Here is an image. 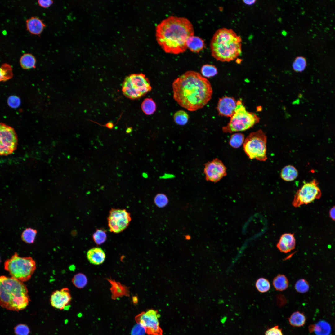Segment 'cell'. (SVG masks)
Returning a JSON list of instances; mask_svg holds the SVG:
<instances>
[{
  "label": "cell",
  "instance_id": "cell-29",
  "mask_svg": "<svg viewBox=\"0 0 335 335\" xmlns=\"http://www.w3.org/2000/svg\"><path fill=\"white\" fill-rule=\"evenodd\" d=\"M244 141V136L243 134L238 133L231 135L229 143L232 147L234 148H237L240 147L243 143Z\"/></svg>",
  "mask_w": 335,
  "mask_h": 335
},
{
  "label": "cell",
  "instance_id": "cell-10",
  "mask_svg": "<svg viewBox=\"0 0 335 335\" xmlns=\"http://www.w3.org/2000/svg\"><path fill=\"white\" fill-rule=\"evenodd\" d=\"M159 316L157 310L151 309L139 314L135 317V319L137 324L144 328L148 334L163 335L158 319Z\"/></svg>",
  "mask_w": 335,
  "mask_h": 335
},
{
  "label": "cell",
  "instance_id": "cell-39",
  "mask_svg": "<svg viewBox=\"0 0 335 335\" xmlns=\"http://www.w3.org/2000/svg\"><path fill=\"white\" fill-rule=\"evenodd\" d=\"M145 333V331L144 328L140 324H137L132 329L131 335H144Z\"/></svg>",
  "mask_w": 335,
  "mask_h": 335
},
{
  "label": "cell",
  "instance_id": "cell-25",
  "mask_svg": "<svg viewBox=\"0 0 335 335\" xmlns=\"http://www.w3.org/2000/svg\"><path fill=\"white\" fill-rule=\"evenodd\" d=\"M141 108L145 114L150 115L155 111L156 106L155 103L152 98H146L142 102Z\"/></svg>",
  "mask_w": 335,
  "mask_h": 335
},
{
  "label": "cell",
  "instance_id": "cell-16",
  "mask_svg": "<svg viewBox=\"0 0 335 335\" xmlns=\"http://www.w3.org/2000/svg\"><path fill=\"white\" fill-rule=\"evenodd\" d=\"M295 245L296 240L294 234L287 233L281 236L276 246L281 252L287 253L293 250Z\"/></svg>",
  "mask_w": 335,
  "mask_h": 335
},
{
  "label": "cell",
  "instance_id": "cell-42",
  "mask_svg": "<svg viewBox=\"0 0 335 335\" xmlns=\"http://www.w3.org/2000/svg\"><path fill=\"white\" fill-rule=\"evenodd\" d=\"M329 216L333 221H335V206H333L329 211Z\"/></svg>",
  "mask_w": 335,
  "mask_h": 335
},
{
  "label": "cell",
  "instance_id": "cell-28",
  "mask_svg": "<svg viewBox=\"0 0 335 335\" xmlns=\"http://www.w3.org/2000/svg\"><path fill=\"white\" fill-rule=\"evenodd\" d=\"M189 116L185 111L179 110L176 112L173 115V119L175 122L179 125L186 124L188 121Z\"/></svg>",
  "mask_w": 335,
  "mask_h": 335
},
{
  "label": "cell",
  "instance_id": "cell-17",
  "mask_svg": "<svg viewBox=\"0 0 335 335\" xmlns=\"http://www.w3.org/2000/svg\"><path fill=\"white\" fill-rule=\"evenodd\" d=\"M87 257L90 263L95 265H99L104 261L106 255L101 248L96 247L90 249L87 251Z\"/></svg>",
  "mask_w": 335,
  "mask_h": 335
},
{
  "label": "cell",
  "instance_id": "cell-13",
  "mask_svg": "<svg viewBox=\"0 0 335 335\" xmlns=\"http://www.w3.org/2000/svg\"><path fill=\"white\" fill-rule=\"evenodd\" d=\"M204 173L207 181L216 182L226 176V168L221 160L216 158L205 164Z\"/></svg>",
  "mask_w": 335,
  "mask_h": 335
},
{
  "label": "cell",
  "instance_id": "cell-1",
  "mask_svg": "<svg viewBox=\"0 0 335 335\" xmlns=\"http://www.w3.org/2000/svg\"><path fill=\"white\" fill-rule=\"evenodd\" d=\"M174 100L181 107L194 111L204 107L212 98L210 82L199 73L188 71L172 84Z\"/></svg>",
  "mask_w": 335,
  "mask_h": 335
},
{
  "label": "cell",
  "instance_id": "cell-4",
  "mask_svg": "<svg viewBox=\"0 0 335 335\" xmlns=\"http://www.w3.org/2000/svg\"><path fill=\"white\" fill-rule=\"evenodd\" d=\"M30 298L26 285L21 281L4 275L0 277V304L7 310L18 311L25 309Z\"/></svg>",
  "mask_w": 335,
  "mask_h": 335
},
{
  "label": "cell",
  "instance_id": "cell-32",
  "mask_svg": "<svg viewBox=\"0 0 335 335\" xmlns=\"http://www.w3.org/2000/svg\"><path fill=\"white\" fill-rule=\"evenodd\" d=\"M306 66V58L302 56L297 57L293 64V70L296 72H302L305 69Z\"/></svg>",
  "mask_w": 335,
  "mask_h": 335
},
{
  "label": "cell",
  "instance_id": "cell-33",
  "mask_svg": "<svg viewBox=\"0 0 335 335\" xmlns=\"http://www.w3.org/2000/svg\"><path fill=\"white\" fill-rule=\"evenodd\" d=\"M93 239L97 245L104 243L106 240L107 234L105 230L102 229H97L92 235Z\"/></svg>",
  "mask_w": 335,
  "mask_h": 335
},
{
  "label": "cell",
  "instance_id": "cell-8",
  "mask_svg": "<svg viewBox=\"0 0 335 335\" xmlns=\"http://www.w3.org/2000/svg\"><path fill=\"white\" fill-rule=\"evenodd\" d=\"M267 137L261 129L251 133L244 140L243 149L249 158L265 161L266 156Z\"/></svg>",
  "mask_w": 335,
  "mask_h": 335
},
{
  "label": "cell",
  "instance_id": "cell-15",
  "mask_svg": "<svg viewBox=\"0 0 335 335\" xmlns=\"http://www.w3.org/2000/svg\"><path fill=\"white\" fill-rule=\"evenodd\" d=\"M237 101L233 97L225 96L219 99L217 108L219 115L231 117L235 113Z\"/></svg>",
  "mask_w": 335,
  "mask_h": 335
},
{
  "label": "cell",
  "instance_id": "cell-5",
  "mask_svg": "<svg viewBox=\"0 0 335 335\" xmlns=\"http://www.w3.org/2000/svg\"><path fill=\"white\" fill-rule=\"evenodd\" d=\"M4 266L11 277L24 282L30 279L36 269V263L32 257H20L15 252L5 261Z\"/></svg>",
  "mask_w": 335,
  "mask_h": 335
},
{
  "label": "cell",
  "instance_id": "cell-47",
  "mask_svg": "<svg viewBox=\"0 0 335 335\" xmlns=\"http://www.w3.org/2000/svg\"><path fill=\"white\" fill-rule=\"evenodd\" d=\"M143 176L144 177H145V176H146H146H147V174H146V173H144V174H143Z\"/></svg>",
  "mask_w": 335,
  "mask_h": 335
},
{
  "label": "cell",
  "instance_id": "cell-46",
  "mask_svg": "<svg viewBox=\"0 0 335 335\" xmlns=\"http://www.w3.org/2000/svg\"><path fill=\"white\" fill-rule=\"evenodd\" d=\"M132 127H127V129L126 130V133L127 134L130 133L132 132Z\"/></svg>",
  "mask_w": 335,
  "mask_h": 335
},
{
  "label": "cell",
  "instance_id": "cell-45",
  "mask_svg": "<svg viewBox=\"0 0 335 335\" xmlns=\"http://www.w3.org/2000/svg\"><path fill=\"white\" fill-rule=\"evenodd\" d=\"M132 301L134 303H137L138 302V298L137 296H133L132 297Z\"/></svg>",
  "mask_w": 335,
  "mask_h": 335
},
{
  "label": "cell",
  "instance_id": "cell-41",
  "mask_svg": "<svg viewBox=\"0 0 335 335\" xmlns=\"http://www.w3.org/2000/svg\"><path fill=\"white\" fill-rule=\"evenodd\" d=\"M38 2L40 6L44 8H47L51 5L53 2L51 0H39L38 1Z\"/></svg>",
  "mask_w": 335,
  "mask_h": 335
},
{
  "label": "cell",
  "instance_id": "cell-37",
  "mask_svg": "<svg viewBox=\"0 0 335 335\" xmlns=\"http://www.w3.org/2000/svg\"><path fill=\"white\" fill-rule=\"evenodd\" d=\"M14 330L16 335H28L30 332L28 327L24 324L16 326L14 328Z\"/></svg>",
  "mask_w": 335,
  "mask_h": 335
},
{
  "label": "cell",
  "instance_id": "cell-22",
  "mask_svg": "<svg viewBox=\"0 0 335 335\" xmlns=\"http://www.w3.org/2000/svg\"><path fill=\"white\" fill-rule=\"evenodd\" d=\"M289 324L293 327H300L303 326L306 321L304 314L299 311L293 313L288 318Z\"/></svg>",
  "mask_w": 335,
  "mask_h": 335
},
{
  "label": "cell",
  "instance_id": "cell-21",
  "mask_svg": "<svg viewBox=\"0 0 335 335\" xmlns=\"http://www.w3.org/2000/svg\"><path fill=\"white\" fill-rule=\"evenodd\" d=\"M298 175L297 170L294 167L291 165L285 166L282 169L280 173L281 178L287 181L294 180L297 178Z\"/></svg>",
  "mask_w": 335,
  "mask_h": 335
},
{
  "label": "cell",
  "instance_id": "cell-34",
  "mask_svg": "<svg viewBox=\"0 0 335 335\" xmlns=\"http://www.w3.org/2000/svg\"><path fill=\"white\" fill-rule=\"evenodd\" d=\"M309 288L308 282L304 279H301L297 280L295 285V290L300 293L307 292L309 290Z\"/></svg>",
  "mask_w": 335,
  "mask_h": 335
},
{
  "label": "cell",
  "instance_id": "cell-2",
  "mask_svg": "<svg viewBox=\"0 0 335 335\" xmlns=\"http://www.w3.org/2000/svg\"><path fill=\"white\" fill-rule=\"evenodd\" d=\"M193 25L184 17L170 16L162 20L156 28V37L158 44L168 53L177 54L187 48L186 41L194 35Z\"/></svg>",
  "mask_w": 335,
  "mask_h": 335
},
{
  "label": "cell",
  "instance_id": "cell-27",
  "mask_svg": "<svg viewBox=\"0 0 335 335\" xmlns=\"http://www.w3.org/2000/svg\"><path fill=\"white\" fill-rule=\"evenodd\" d=\"M37 233V231L35 229L31 228H26L22 234V239L26 243H33L35 240Z\"/></svg>",
  "mask_w": 335,
  "mask_h": 335
},
{
  "label": "cell",
  "instance_id": "cell-36",
  "mask_svg": "<svg viewBox=\"0 0 335 335\" xmlns=\"http://www.w3.org/2000/svg\"><path fill=\"white\" fill-rule=\"evenodd\" d=\"M154 201L156 205L160 208L164 207L168 203L167 197L163 194H157L154 198Z\"/></svg>",
  "mask_w": 335,
  "mask_h": 335
},
{
  "label": "cell",
  "instance_id": "cell-38",
  "mask_svg": "<svg viewBox=\"0 0 335 335\" xmlns=\"http://www.w3.org/2000/svg\"><path fill=\"white\" fill-rule=\"evenodd\" d=\"M7 103L11 107L16 108L20 105V100L18 97L16 96H11L8 98Z\"/></svg>",
  "mask_w": 335,
  "mask_h": 335
},
{
  "label": "cell",
  "instance_id": "cell-43",
  "mask_svg": "<svg viewBox=\"0 0 335 335\" xmlns=\"http://www.w3.org/2000/svg\"><path fill=\"white\" fill-rule=\"evenodd\" d=\"M94 122L96 123V122ZM96 123L99 124V125H101V126H104V127H106V128H108V129H112L114 128V124L112 122H108L107 123H106L104 125H101L100 124H99L98 123Z\"/></svg>",
  "mask_w": 335,
  "mask_h": 335
},
{
  "label": "cell",
  "instance_id": "cell-18",
  "mask_svg": "<svg viewBox=\"0 0 335 335\" xmlns=\"http://www.w3.org/2000/svg\"><path fill=\"white\" fill-rule=\"evenodd\" d=\"M27 30L31 34L39 35L42 32L45 25L39 18L32 17L26 21Z\"/></svg>",
  "mask_w": 335,
  "mask_h": 335
},
{
  "label": "cell",
  "instance_id": "cell-40",
  "mask_svg": "<svg viewBox=\"0 0 335 335\" xmlns=\"http://www.w3.org/2000/svg\"><path fill=\"white\" fill-rule=\"evenodd\" d=\"M265 335H283L282 330L278 325L275 326L267 330Z\"/></svg>",
  "mask_w": 335,
  "mask_h": 335
},
{
  "label": "cell",
  "instance_id": "cell-30",
  "mask_svg": "<svg viewBox=\"0 0 335 335\" xmlns=\"http://www.w3.org/2000/svg\"><path fill=\"white\" fill-rule=\"evenodd\" d=\"M201 72L203 77L208 78L213 77L218 73L216 67L211 64L203 65L201 69Z\"/></svg>",
  "mask_w": 335,
  "mask_h": 335
},
{
  "label": "cell",
  "instance_id": "cell-6",
  "mask_svg": "<svg viewBox=\"0 0 335 335\" xmlns=\"http://www.w3.org/2000/svg\"><path fill=\"white\" fill-rule=\"evenodd\" d=\"M260 118L255 113L247 111L241 100H237L235 113L229 122L222 129L224 132L232 133L248 129L258 123Z\"/></svg>",
  "mask_w": 335,
  "mask_h": 335
},
{
  "label": "cell",
  "instance_id": "cell-12",
  "mask_svg": "<svg viewBox=\"0 0 335 335\" xmlns=\"http://www.w3.org/2000/svg\"><path fill=\"white\" fill-rule=\"evenodd\" d=\"M1 155L11 154L16 149L17 144V135L14 129L3 123H1Z\"/></svg>",
  "mask_w": 335,
  "mask_h": 335
},
{
  "label": "cell",
  "instance_id": "cell-31",
  "mask_svg": "<svg viewBox=\"0 0 335 335\" xmlns=\"http://www.w3.org/2000/svg\"><path fill=\"white\" fill-rule=\"evenodd\" d=\"M255 286L257 290L261 293L267 292L270 288L269 280L264 278H259L256 282Z\"/></svg>",
  "mask_w": 335,
  "mask_h": 335
},
{
  "label": "cell",
  "instance_id": "cell-20",
  "mask_svg": "<svg viewBox=\"0 0 335 335\" xmlns=\"http://www.w3.org/2000/svg\"><path fill=\"white\" fill-rule=\"evenodd\" d=\"M309 330L310 332H314L316 335H329L331 331L329 324L324 321L310 325Z\"/></svg>",
  "mask_w": 335,
  "mask_h": 335
},
{
  "label": "cell",
  "instance_id": "cell-7",
  "mask_svg": "<svg viewBox=\"0 0 335 335\" xmlns=\"http://www.w3.org/2000/svg\"><path fill=\"white\" fill-rule=\"evenodd\" d=\"M151 90L148 78L142 73L131 74L127 76L122 85L123 94L131 100L138 99Z\"/></svg>",
  "mask_w": 335,
  "mask_h": 335
},
{
  "label": "cell",
  "instance_id": "cell-35",
  "mask_svg": "<svg viewBox=\"0 0 335 335\" xmlns=\"http://www.w3.org/2000/svg\"><path fill=\"white\" fill-rule=\"evenodd\" d=\"M72 282L77 287L82 288L87 284V280L86 277L82 274L75 275L72 279Z\"/></svg>",
  "mask_w": 335,
  "mask_h": 335
},
{
  "label": "cell",
  "instance_id": "cell-24",
  "mask_svg": "<svg viewBox=\"0 0 335 335\" xmlns=\"http://www.w3.org/2000/svg\"><path fill=\"white\" fill-rule=\"evenodd\" d=\"M20 63L23 69H29L35 68L36 60L32 54L26 53L24 54L21 57Z\"/></svg>",
  "mask_w": 335,
  "mask_h": 335
},
{
  "label": "cell",
  "instance_id": "cell-14",
  "mask_svg": "<svg viewBox=\"0 0 335 335\" xmlns=\"http://www.w3.org/2000/svg\"><path fill=\"white\" fill-rule=\"evenodd\" d=\"M71 299L69 289L64 288L52 292L50 301L51 305L56 309L63 310L67 308Z\"/></svg>",
  "mask_w": 335,
  "mask_h": 335
},
{
  "label": "cell",
  "instance_id": "cell-11",
  "mask_svg": "<svg viewBox=\"0 0 335 335\" xmlns=\"http://www.w3.org/2000/svg\"><path fill=\"white\" fill-rule=\"evenodd\" d=\"M107 220L110 231L118 233L127 227L131 218L130 213L125 209L112 208Z\"/></svg>",
  "mask_w": 335,
  "mask_h": 335
},
{
  "label": "cell",
  "instance_id": "cell-44",
  "mask_svg": "<svg viewBox=\"0 0 335 335\" xmlns=\"http://www.w3.org/2000/svg\"><path fill=\"white\" fill-rule=\"evenodd\" d=\"M245 4L248 5H252L254 4L256 2V1L253 0H244L243 1Z\"/></svg>",
  "mask_w": 335,
  "mask_h": 335
},
{
  "label": "cell",
  "instance_id": "cell-3",
  "mask_svg": "<svg viewBox=\"0 0 335 335\" xmlns=\"http://www.w3.org/2000/svg\"><path fill=\"white\" fill-rule=\"evenodd\" d=\"M242 39L232 29L222 28L217 30L212 38V56L217 60L230 62L241 54Z\"/></svg>",
  "mask_w": 335,
  "mask_h": 335
},
{
  "label": "cell",
  "instance_id": "cell-19",
  "mask_svg": "<svg viewBox=\"0 0 335 335\" xmlns=\"http://www.w3.org/2000/svg\"><path fill=\"white\" fill-rule=\"evenodd\" d=\"M186 45L191 51L193 52L199 53L205 47L204 40L200 37L193 35L187 39Z\"/></svg>",
  "mask_w": 335,
  "mask_h": 335
},
{
  "label": "cell",
  "instance_id": "cell-23",
  "mask_svg": "<svg viewBox=\"0 0 335 335\" xmlns=\"http://www.w3.org/2000/svg\"><path fill=\"white\" fill-rule=\"evenodd\" d=\"M273 285L276 290L282 291L287 288L289 282L287 277L284 275L279 274L274 278Z\"/></svg>",
  "mask_w": 335,
  "mask_h": 335
},
{
  "label": "cell",
  "instance_id": "cell-9",
  "mask_svg": "<svg viewBox=\"0 0 335 335\" xmlns=\"http://www.w3.org/2000/svg\"><path fill=\"white\" fill-rule=\"evenodd\" d=\"M315 179L304 184L296 193L292 202L293 205L298 207L304 204L310 203L319 199L321 192Z\"/></svg>",
  "mask_w": 335,
  "mask_h": 335
},
{
  "label": "cell",
  "instance_id": "cell-26",
  "mask_svg": "<svg viewBox=\"0 0 335 335\" xmlns=\"http://www.w3.org/2000/svg\"><path fill=\"white\" fill-rule=\"evenodd\" d=\"M12 77V69L11 66L6 63L2 64L0 68V81H6Z\"/></svg>",
  "mask_w": 335,
  "mask_h": 335
}]
</instances>
